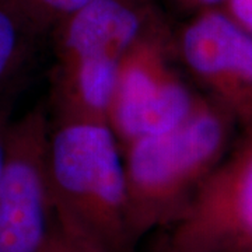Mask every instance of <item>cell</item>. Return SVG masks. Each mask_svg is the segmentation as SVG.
Listing matches in <instances>:
<instances>
[{"instance_id":"8fae6325","label":"cell","mask_w":252,"mask_h":252,"mask_svg":"<svg viewBox=\"0 0 252 252\" xmlns=\"http://www.w3.org/2000/svg\"><path fill=\"white\" fill-rule=\"evenodd\" d=\"M227 17L252 36V0H227L220 7Z\"/></svg>"},{"instance_id":"ba28073f","label":"cell","mask_w":252,"mask_h":252,"mask_svg":"<svg viewBox=\"0 0 252 252\" xmlns=\"http://www.w3.org/2000/svg\"><path fill=\"white\" fill-rule=\"evenodd\" d=\"M46 35L18 0H0V89L26 69Z\"/></svg>"},{"instance_id":"7a4b0ae2","label":"cell","mask_w":252,"mask_h":252,"mask_svg":"<svg viewBox=\"0 0 252 252\" xmlns=\"http://www.w3.org/2000/svg\"><path fill=\"white\" fill-rule=\"evenodd\" d=\"M48 168L55 205L111 252H132L121 147L104 118L56 112Z\"/></svg>"},{"instance_id":"5b68a950","label":"cell","mask_w":252,"mask_h":252,"mask_svg":"<svg viewBox=\"0 0 252 252\" xmlns=\"http://www.w3.org/2000/svg\"><path fill=\"white\" fill-rule=\"evenodd\" d=\"M49 124L42 108L10 122L0 171V252H42L52 234Z\"/></svg>"},{"instance_id":"4fadbf2b","label":"cell","mask_w":252,"mask_h":252,"mask_svg":"<svg viewBox=\"0 0 252 252\" xmlns=\"http://www.w3.org/2000/svg\"><path fill=\"white\" fill-rule=\"evenodd\" d=\"M9 118H7V112L4 108L0 107V171L3 167V160H4V152H6V137H7V130H9L10 125Z\"/></svg>"},{"instance_id":"8992f818","label":"cell","mask_w":252,"mask_h":252,"mask_svg":"<svg viewBox=\"0 0 252 252\" xmlns=\"http://www.w3.org/2000/svg\"><path fill=\"white\" fill-rule=\"evenodd\" d=\"M170 227L161 252H237L252 245V125Z\"/></svg>"},{"instance_id":"9c48e42d","label":"cell","mask_w":252,"mask_h":252,"mask_svg":"<svg viewBox=\"0 0 252 252\" xmlns=\"http://www.w3.org/2000/svg\"><path fill=\"white\" fill-rule=\"evenodd\" d=\"M56 206V205H55ZM42 252H111L56 207L52 234Z\"/></svg>"},{"instance_id":"52a82bcc","label":"cell","mask_w":252,"mask_h":252,"mask_svg":"<svg viewBox=\"0 0 252 252\" xmlns=\"http://www.w3.org/2000/svg\"><path fill=\"white\" fill-rule=\"evenodd\" d=\"M181 66L244 127L252 125V36L223 10H202L175 34Z\"/></svg>"},{"instance_id":"6da1fadb","label":"cell","mask_w":252,"mask_h":252,"mask_svg":"<svg viewBox=\"0 0 252 252\" xmlns=\"http://www.w3.org/2000/svg\"><path fill=\"white\" fill-rule=\"evenodd\" d=\"M235 121L207 97L184 124L121 149L130 233L174 224L231 146Z\"/></svg>"},{"instance_id":"5bb4252c","label":"cell","mask_w":252,"mask_h":252,"mask_svg":"<svg viewBox=\"0 0 252 252\" xmlns=\"http://www.w3.org/2000/svg\"><path fill=\"white\" fill-rule=\"evenodd\" d=\"M237 252H252V245L247 247V248H243V250H240V251H237Z\"/></svg>"},{"instance_id":"7c38bea8","label":"cell","mask_w":252,"mask_h":252,"mask_svg":"<svg viewBox=\"0 0 252 252\" xmlns=\"http://www.w3.org/2000/svg\"><path fill=\"white\" fill-rule=\"evenodd\" d=\"M227 0H178L182 7L188 10H193L195 13L202 10L220 9Z\"/></svg>"},{"instance_id":"30bf717a","label":"cell","mask_w":252,"mask_h":252,"mask_svg":"<svg viewBox=\"0 0 252 252\" xmlns=\"http://www.w3.org/2000/svg\"><path fill=\"white\" fill-rule=\"evenodd\" d=\"M46 34L66 16L80 9L90 0H18Z\"/></svg>"},{"instance_id":"3957f363","label":"cell","mask_w":252,"mask_h":252,"mask_svg":"<svg viewBox=\"0 0 252 252\" xmlns=\"http://www.w3.org/2000/svg\"><path fill=\"white\" fill-rule=\"evenodd\" d=\"M165 18L153 0H90L52 30L55 111L107 119L126 54Z\"/></svg>"},{"instance_id":"277c9868","label":"cell","mask_w":252,"mask_h":252,"mask_svg":"<svg viewBox=\"0 0 252 252\" xmlns=\"http://www.w3.org/2000/svg\"><path fill=\"white\" fill-rule=\"evenodd\" d=\"M175 34L164 23L136 42L119 66L107 111L121 149L184 124L207 97L185 80Z\"/></svg>"}]
</instances>
